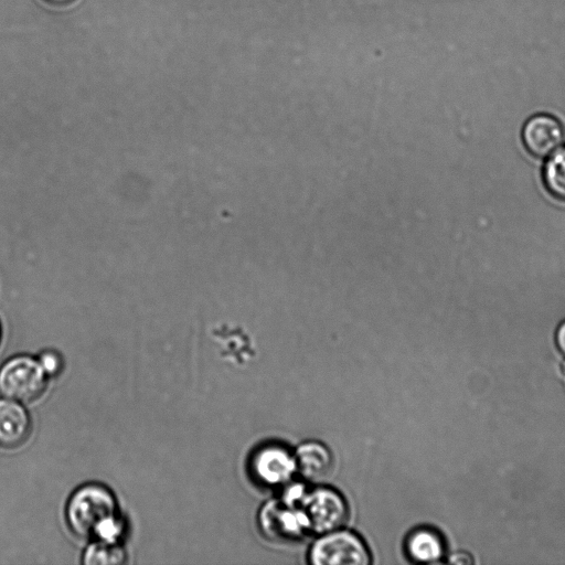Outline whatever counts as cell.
Listing matches in <instances>:
<instances>
[{
	"label": "cell",
	"instance_id": "obj_1",
	"mask_svg": "<svg viewBox=\"0 0 565 565\" xmlns=\"http://www.w3.org/2000/svg\"><path fill=\"white\" fill-rule=\"evenodd\" d=\"M65 520L74 535L93 541L120 543L127 531L114 492L99 482L75 489L65 507Z\"/></svg>",
	"mask_w": 565,
	"mask_h": 565
},
{
	"label": "cell",
	"instance_id": "obj_2",
	"mask_svg": "<svg viewBox=\"0 0 565 565\" xmlns=\"http://www.w3.org/2000/svg\"><path fill=\"white\" fill-rule=\"evenodd\" d=\"M47 375L38 359L15 355L0 366V394L20 403L36 401L45 392Z\"/></svg>",
	"mask_w": 565,
	"mask_h": 565
},
{
	"label": "cell",
	"instance_id": "obj_3",
	"mask_svg": "<svg viewBox=\"0 0 565 565\" xmlns=\"http://www.w3.org/2000/svg\"><path fill=\"white\" fill-rule=\"evenodd\" d=\"M287 502L296 503L302 510L309 531L316 533L324 534L339 530L348 519V508L343 498L331 489L303 491L298 499Z\"/></svg>",
	"mask_w": 565,
	"mask_h": 565
},
{
	"label": "cell",
	"instance_id": "obj_4",
	"mask_svg": "<svg viewBox=\"0 0 565 565\" xmlns=\"http://www.w3.org/2000/svg\"><path fill=\"white\" fill-rule=\"evenodd\" d=\"M310 562L316 565H366L370 553L355 534L335 530L324 533L313 544Z\"/></svg>",
	"mask_w": 565,
	"mask_h": 565
},
{
	"label": "cell",
	"instance_id": "obj_5",
	"mask_svg": "<svg viewBox=\"0 0 565 565\" xmlns=\"http://www.w3.org/2000/svg\"><path fill=\"white\" fill-rule=\"evenodd\" d=\"M521 138L530 154L546 159L564 147L565 129L553 115L539 113L526 119Z\"/></svg>",
	"mask_w": 565,
	"mask_h": 565
},
{
	"label": "cell",
	"instance_id": "obj_6",
	"mask_svg": "<svg viewBox=\"0 0 565 565\" xmlns=\"http://www.w3.org/2000/svg\"><path fill=\"white\" fill-rule=\"evenodd\" d=\"M260 526L273 539H297L309 531L302 510L292 502H269L260 512Z\"/></svg>",
	"mask_w": 565,
	"mask_h": 565
},
{
	"label": "cell",
	"instance_id": "obj_7",
	"mask_svg": "<svg viewBox=\"0 0 565 565\" xmlns=\"http://www.w3.org/2000/svg\"><path fill=\"white\" fill-rule=\"evenodd\" d=\"M252 468L256 478L267 486L284 484L297 471L295 456L279 446H267L258 450Z\"/></svg>",
	"mask_w": 565,
	"mask_h": 565
},
{
	"label": "cell",
	"instance_id": "obj_8",
	"mask_svg": "<svg viewBox=\"0 0 565 565\" xmlns=\"http://www.w3.org/2000/svg\"><path fill=\"white\" fill-rule=\"evenodd\" d=\"M32 431V420L26 408L17 401L0 398V446L17 448Z\"/></svg>",
	"mask_w": 565,
	"mask_h": 565
},
{
	"label": "cell",
	"instance_id": "obj_9",
	"mask_svg": "<svg viewBox=\"0 0 565 565\" xmlns=\"http://www.w3.org/2000/svg\"><path fill=\"white\" fill-rule=\"evenodd\" d=\"M295 461L297 471L311 482L323 481L332 470L330 451L315 441L301 445L296 451Z\"/></svg>",
	"mask_w": 565,
	"mask_h": 565
},
{
	"label": "cell",
	"instance_id": "obj_10",
	"mask_svg": "<svg viewBox=\"0 0 565 565\" xmlns=\"http://www.w3.org/2000/svg\"><path fill=\"white\" fill-rule=\"evenodd\" d=\"M407 552L417 562L435 563L444 555V542L433 530H417L407 540Z\"/></svg>",
	"mask_w": 565,
	"mask_h": 565
},
{
	"label": "cell",
	"instance_id": "obj_11",
	"mask_svg": "<svg viewBox=\"0 0 565 565\" xmlns=\"http://www.w3.org/2000/svg\"><path fill=\"white\" fill-rule=\"evenodd\" d=\"M542 180L544 188L554 199L565 202V147L546 158Z\"/></svg>",
	"mask_w": 565,
	"mask_h": 565
},
{
	"label": "cell",
	"instance_id": "obj_12",
	"mask_svg": "<svg viewBox=\"0 0 565 565\" xmlns=\"http://www.w3.org/2000/svg\"><path fill=\"white\" fill-rule=\"evenodd\" d=\"M127 562V554L120 543L93 541L84 551L82 563L85 565H113Z\"/></svg>",
	"mask_w": 565,
	"mask_h": 565
},
{
	"label": "cell",
	"instance_id": "obj_13",
	"mask_svg": "<svg viewBox=\"0 0 565 565\" xmlns=\"http://www.w3.org/2000/svg\"><path fill=\"white\" fill-rule=\"evenodd\" d=\"M38 360L47 376L57 375L63 369L62 356L56 351H44Z\"/></svg>",
	"mask_w": 565,
	"mask_h": 565
},
{
	"label": "cell",
	"instance_id": "obj_14",
	"mask_svg": "<svg viewBox=\"0 0 565 565\" xmlns=\"http://www.w3.org/2000/svg\"><path fill=\"white\" fill-rule=\"evenodd\" d=\"M555 343L559 352L565 356V320L556 329Z\"/></svg>",
	"mask_w": 565,
	"mask_h": 565
},
{
	"label": "cell",
	"instance_id": "obj_15",
	"mask_svg": "<svg viewBox=\"0 0 565 565\" xmlns=\"http://www.w3.org/2000/svg\"><path fill=\"white\" fill-rule=\"evenodd\" d=\"M449 562L455 564H470L472 563V558L465 552H457L450 555Z\"/></svg>",
	"mask_w": 565,
	"mask_h": 565
},
{
	"label": "cell",
	"instance_id": "obj_16",
	"mask_svg": "<svg viewBox=\"0 0 565 565\" xmlns=\"http://www.w3.org/2000/svg\"><path fill=\"white\" fill-rule=\"evenodd\" d=\"M46 1H49L51 3H54V4H65V3H68L71 1H73V0H46Z\"/></svg>",
	"mask_w": 565,
	"mask_h": 565
},
{
	"label": "cell",
	"instance_id": "obj_17",
	"mask_svg": "<svg viewBox=\"0 0 565 565\" xmlns=\"http://www.w3.org/2000/svg\"><path fill=\"white\" fill-rule=\"evenodd\" d=\"M0 340H1V327H0Z\"/></svg>",
	"mask_w": 565,
	"mask_h": 565
}]
</instances>
